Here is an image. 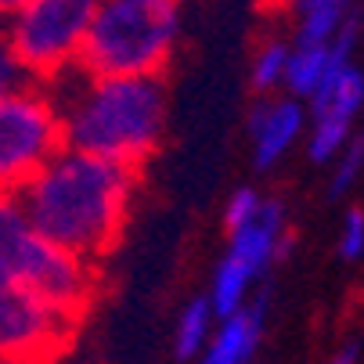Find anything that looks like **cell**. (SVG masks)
<instances>
[{
	"label": "cell",
	"mask_w": 364,
	"mask_h": 364,
	"mask_svg": "<svg viewBox=\"0 0 364 364\" xmlns=\"http://www.w3.org/2000/svg\"><path fill=\"white\" fill-rule=\"evenodd\" d=\"M137 170L62 148L15 191L26 220L62 252L101 259L123 235Z\"/></svg>",
	"instance_id": "obj_1"
},
{
	"label": "cell",
	"mask_w": 364,
	"mask_h": 364,
	"mask_svg": "<svg viewBox=\"0 0 364 364\" xmlns=\"http://www.w3.org/2000/svg\"><path fill=\"white\" fill-rule=\"evenodd\" d=\"M76 87L50 97L62 116V141L73 151L137 170L159 148L166 130L163 76H83L73 65Z\"/></svg>",
	"instance_id": "obj_2"
},
{
	"label": "cell",
	"mask_w": 364,
	"mask_h": 364,
	"mask_svg": "<svg viewBox=\"0 0 364 364\" xmlns=\"http://www.w3.org/2000/svg\"><path fill=\"white\" fill-rule=\"evenodd\" d=\"M181 36L177 0H101L76 69L83 76H159Z\"/></svg>",
	"instance_id": "obj_3"
},
{
	"label": "cell",
	"mask_w": 364,
	"mask_h": 364,
	"mask_svg": "<svg viewBox=\"0 0 364 364\" xmlns=\"http://www.w3.org/2000/svg\"><path fill=\"white\" fill-rule=\"evenodd\" d=\"M0 285L43 303L76 325L94 299L97 278L90 264L50 245L26 220L15 195L0 191Z\"/></svg>",
	"instance_id": "obj_4"
},
{
	"label": "cell",
	"mask_w": 364,
	"mask_h": 364,
	"mask_svg": "<svg viewBox=\"0 0 364 364\" xmlns=\"http://www.w3.org/2000/svg\"><path fill=\"white\" fill-rule=\"evenodd\" d=\"M97 4L101 0H26L0 36L8 40L22 69L43 87L76 65Z\"/></svg>",
	"instance_id": "obj_5"
},
{
	"label": "cell",
	"mask_w": 364,
	"mask_h": 364,
	"mask_svg": "<svg viewBox=\"0 0 364 364\" xmlns=\"http://www.w3.org/2000/svg\"><path fill=\"white\" fill-rule=\"evenodd\" d=\"M62 148V116L47 87L33 83L0 97V191L15 195Z\"/></svg>",
	"instance_id": "obj_6"
},
{
	"label": "cell",
	"mask_w": 364,
	"mask_h": 364,
	"mask_svg": "<svg viewBox=\"0 0 364 364\" xmlns=\"http://www.w3.org/2000/svg\"><path fill=\"white\" fill-rule=\"evenodd\" d=\"M73 321L43 303L0 285V357L11 364H43L73 339Z\"/></svg>",
	"instance_id": "obj_7"
},
{
	"label": "cell",
	"mask_w": 364,
	"mask_h": 364,
	"mask_svg": "<svg viewBox=\"0 0 364 364\" xmlns=\"http://www.w3.org/2000/svg\"><path fill=\"white\" fill-rule=\"evenodd\" d=\"M306 112L292 97H256L245 112V130L252 137V166L271 170L299 141Z\"/></svg>",
	"instance_id": "obj_8"
},
{
	"label": "cell",
	"mask_w": 364,
	"mask_h": 364,
	"mask_svg": "<svg viewBox=\"0 0 364 364\" xmlns=\"http://www.w3.org/2000/svg\"><path fill=\"white\" fill-rule=\"evenodd\" d=\"M271 296H274V285L264 278V285L249 296V303L238 310V314L220 321L210 346L202 350V364H252L256 346H259V339H264Z\"/></svg>",
	"instance_id": "obj_9"
},
{
	"label": "cell",
	"mask_w": 364,
	"mask_h": 364,
	"mask_svg": "<svg viewBox=\"0 0 364 364\" xmlns=\"http://www.w3.org/2000/svg\"><path fill=\"white\" fill-rule=\"evenodd\" d=\"M285 205L278 198H264L259 202V213L231 231V245H228V256L238 259V264L252 274V278H267L274 256H278V242L285 235Z\"/></svg>",
	"instance_id": "obj_10"
},
{
	"label": "cell",
	"mask_w": 364,
	"mask_h": 364,
	"mask_svg": "<svg viewBox=\"0 0 364 364\" xmlns=\"http://www.w3.org/2000/svg\"><path fill=\"white\" fill-rule=\"evenodd\" d=\"M310 105V119H336V123H350L364 105V73L360 65H339L328 69V76L321 80V87L314 90Z\"/></svg>",
	"instance_id": "obj_11"
},
{
	"label": "cell",
	"mask_w": 364,
	"mask_h": 364,
	"mask_svg": "<svg viewBox=\"0 0 364 364\" xmlns=\"http://www.w3.org/2000/svg\"><path fill=\"white\" fill-rule=\"evenodd\" d=\"M353 0H292L296 43L292 47H328L339 26L350 18Z\"/></svg>",
	"instance_id": "obj_12"
},
{
	"label": "cell",
	"mask_w": 364,
	"mask_h": 364,
	"mask_svg": "<svg viewBox=\"0 0 364 364\" xmlns=\"http://www.w3.org/2000/svg\"><path fill=\"white\" fill-rule=\"evenodd\" d=\"M252 282H256V278L238 264V259H231V256L224 252V259H220L217 271H213V282H210V296H205V303H210V310H213L217 321L238 314V310L249 303Z\"/></svg>",
	"instance_id": "obj_13"
},
{
	"label": "cell",
	"mask_w": 364,
	"mask_h": 364,
	"mask_svg": "<svg viewBox=\"0 0 364 364\" xmlns=\"http://www.w3.org/2000/svg\"><path fill=\"white\" fill-rule=\"evenodd\" d=\"M325 76H328V47H292L289 62H285L282 87L289 90L292 101H299V97L310 101Z\"/></svg>",
	"instance_id": "obj_14"
},
{
	"label": "cell",
	"mask_w": 364,
	"mask_h": 364,
	"mask_svg": "<svg viewBox=\"0 0 364 364\" xmlns=\"http://www.w3.org/2000/svg\"><path fill=\"white\" fill-rule=\"evenodd\" d=\"M213 310L210 303H205V296L191 299L184 310H181V318H177V336H173V353L177 360H191V357H202V350L210 346L213 339Z\"/></svg>",
	"instance_id": "obj_15"
},
{
	"label": "cell",
	"mask_w": 364,
	"mask_h": 364,
	"mask_svg": "<svg viewBox=\"0 0 364 364\" xmlns=\"http://www.w3.org/2000/svg\"><path fill=\"white\" fill-rule=\"evenodd\" d=\"M289 50H292V43H285V40L271 36V40H264V43H259V50L252 55L249 83H252V90H256L259 97L282 87V76H285V62H289Z\"/></svg>",
	"instance_id": "obj_16"
},
{
	"label": "cell",
	"mask_w": 364,
	"mask_h": 364,
	"mask_svg": "<svg viewBox=\"0 0 364 364\" xmlns=\"http://www.w3.org/2000/svg\"><path fill=\"white\" fill-rule=\"evenodd\" d=\"M336 170H332V184H328V198H343L350 188H353V181L360 177V170H364V134H353L350 141H346V148L336 155Z\"/></svg>",
	"instance_id": "obj_17"
},
{
	"label": "cell",
	"mask_w": 364,
	"mask_h": 364,
	"mask_svg": "<svg viewBox=\"0 0 364 364\" xmlns=\"http://www.w3.org/2000/svg\"><path fill=\"white\" fill-rule=\"evenodd\" d=\"M36 80L22 69V62L15 58V50L8 47V40L0 36V97L4 94H15V90H26V87H33Z\"/></svg>",
	"instance_id": "obj_18"
},
{
	"label": "cell",
	"mask_w": 364,
	"mask_h": 364,
	"mask_svg": "<svg viewBox=\"0 0 364 364\" xmlns=\"http://www.w3.org/2000/svg\"><path fill=\"white\" fill-rule=\"evenodd\" d=\"M259 191H252V188H238L231 198H228V210H224V224H228V231H238V228H245L256 213H259Z\"/></svg>",
	"instance_id": "obj_19"
},
{
	"label": "cell",
	"mask_w": 364,
	"mask_h": 364,
	"mask_svg": "<svg viewBox=\"0 0 364 364\" xmlns=\"http://www.w3.org/2000/svg\"><path fill=\"white\" fill-rule=\"evenodd\" d=\"M339 256L343 259H360L364 256V210L353 205L343 220V235H339Z\"/></svg>",
	"instance_id": "obj_20"
},
{
	"label": "cell",
	"mask_w": 364,
	"mask_h": 364,
	"mask_svg": "<svg viewBox=\"0 0 364 364\" xmlns=\"http://www.w3.org/2000/svg\"><path fill=\"white\" fill-rule=\"evenodd\" d=\"M360 360V343L357 339H346L343 346H336V353L328 357V364H357Z\"/></svg>",
	"instance_id": "obj_21"
},
{
	"label": "cell",
	"mask_w": 364,
	"mask_h": 364,
	"mask_svg": "<svg viewBox=\"0 0 364 364\" xmlns=\"http://www.w3.org/2000/svg\"><path fill=\"white\" fill-rule=\"evenodd\" d=\"M22 4H26V0H0V18H11Z\"/></svg>",
	"instance_id": "obj_22"
},
{
	"label": "cell",
	"mask_w": 364,
	"mask_h": 364,
	"mask_svg": "<svg viewBox=\"0 0 364 364\" xmlns=\"http://www.w3.org/2000/svg\"><path fill=\"white\" fill-rule=\"evenodd\" d=\"M0 364H11V360H4V357H0Z\"/></svg>",
	"instance_id": "obj_23"
}]
</instances>
